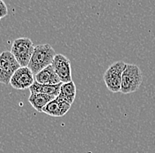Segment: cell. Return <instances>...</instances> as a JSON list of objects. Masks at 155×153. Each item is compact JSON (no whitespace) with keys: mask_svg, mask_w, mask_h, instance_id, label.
Wrapping results in <instances>:
<instances>
[{"mask_svg":"<svg viewBox=\"0 0 155 153\" xmlns=\"http://www.w3.org/2000/svg\"><path fill=\"white\" fill-rule=\"evenodd\" d=\"M34 50L35 45L30 39L28 37H19L13 41L10 51L16 58L19 66L24 67L28 66Z\"/></svg>","mask_w":155,"mask_h":153,"instance_id":"3","label":"cell"},{"mask_svg":"<svg viewBox=\"0 0 155 153\" xmlns=\"http://www.w3.org/2000/svg\"><path fill=\"white\" fill-rule=\"evenodd\" d=\"M125 66V62L116 61L110 65V67L107 69L103 75V80L106 87L113 93H117L121 91L122 75Z\"/></svg>","mask_w":155,"mask_h":153,"instance_id":"4","label":"cell"},{"mask_svg":"<svg viewBox=\"0 0 155 153\" xmlns=\"http://www.w3.org/2000/svg\"><path fill=\"white\" fill-rule=\"evenodd\" d=\"M20 66L10 50H5L0 54V83L10 84L13 74Z\"/></svg>","mask_w":155,"mask_h":153,"instance_id":"5","label":"cell"},{"mask_svg":"<svg viewBox=\"0 0 155 153\" xmlns=\"http://www.w3.org/2000/svg\"><path fill=\"white\" fill-rule=\"evenodd\" d=\"M58 97L68 102L70 105H72V103L75 100L76 97V85L75 83L71 81L67 83H63L61 89H60V93Z\"/></svg>","mask_w":155,"mask_h":153,"instance_id":"12","label":"cell"},{"mask_svg":"<svg viewBox=\"0 0 155 153\" xmlns=\"http://www.w3.org/2000/svg\"><path fill=\"white\" fill-rule=\"evenodd\" d=\"M62 82L55 84V85H42V84H39L37 82H34V84L29 88L30 92H35V93H41V94H45L48 96H57L60 93V89L62 86Z\"/></svg>","mask_w":155,"mask_h":153,"instance_id":"11","label":"cell"},{"mask_svg":"<svg viewBox=\"0 0 155 153\" xmlns=\"http://www.w3.org/2000/svg\"><path fill=\"white\" fill-rule=\"evenodd\" d=\"M143 76L140 68L135 64H126L122 75L121 92L130 94L137 91L142 83Z\"/></svg>","mask_w":155,"mask_h":153,"instance_id":"2","label":"cell"},{"mask_svg":"<svg viewBox=\"0 0 155 153\" xmlns=\"http://www.w3.org/2000/svg\"><path fill=\"white\" fill-rule=\"evenodd\" d=\"M56 55L55 50L52 48L51 45L48 43L38 44L35 46L28 67L31 70L33 75H35L45 67L50 66Z\"/></svg>","mask_w":155,"mask_h":153,"instance_id":"1","label":"cell"},{"mask_svg":"<svg viewBox=\"0 0 155 153\" xmlns=\"http://www.w3.org/2000/svg\"><path fill=\"white\" fill-rule=\"evenodd\" d=\"M35 82L42 85H55L61 83L52 66H48L35 75Z\"/></svg>","mask_w":155,"mask_h":153,"instance_id":"9","label":"cell"},{"mask_svg":"<svg viewBox=\"0 0 155 153\" xmlns=\"http://www.w3.org/2000/svg\"><path fill=\"white\" fill-rule=\"evenodd\" d=\"M51 66L62 83H67L72 81L71 61L67 57L63 54H57Z\"/></svg>","mask_w":155,"mask_h":153,"instance_id":"6","label":"cell"},{"mask_svg":"<svg viewBox=\"0 0 155 153\" xmlns=\"http://www.w3.org/2000/svg\"><path fill=\"white\" fill-rule=\"evenodd\" d=\"M7 14H8V9L6 4L3 0H0V19L7 16Z\"/></svg>","mask_w":155,"mask_h":153,"instance_id":"13","label":"cell"},{"mask_svg":"<svg viewBox=\"0 0 155 153\" xmlns=\"http://www.w3.org/2000/svg\"><path fill=\"white\" fill-rule=\"evenodd\" d=\"M35 82V75L28 67H19L13 74L10 81V84L15 89H29Z\"/></svg>","mask_w":155,"mask_h":153,"instance_id":"7","label":"cell"},{"mask_svg":"<svg viewBox=\"0 0 155 153\" xmlns=\"http://www.w3.org/2000/svg\"><path fill=\"white\" fill-rule=\"evenodd\" d=\"M56 96L32 92L29 96L28 101L30 105L33 106V108H35L38 113H42V109L45 107V105L48 104L50 101L54 100Z\"/></svg>","mask_w":155,"mask_h":153,"instance_id":"10","label":"cell"},{"mask_svg":"<svg viewBox=\"0 0 155 153\" xmlns=\"http://www.w3.org/2000/svg\"><path fill=\"white\" fill-rule=\"evenodd\" d=\"M71 105L68 102L57 96L54 100L45 105L42 109V113L52 117H62L67 113L68 111L71 109Z\"/></svg>","mask_w":155,"mask_h":153,"instance_id":"8","label":"cell"}]
</instances>
